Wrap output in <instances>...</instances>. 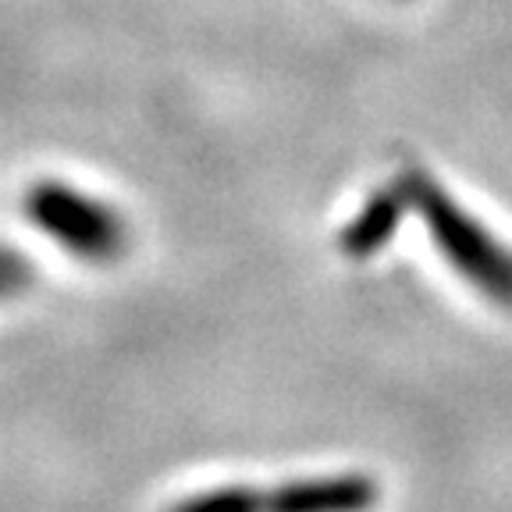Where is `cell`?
Listing matches in <instances>:
<instances>
[{
	"instance_id": "3957f363",
	"label": "cell",
	"mask_w": 512,
	"mask_h": 512,
	"mask_svg": "<svg viewBox=\"0 0 512 512\" xmlns=\"http://www.w3.org/2000/svg\"><path fill=\"white\" fill-rule=\"evenodd\" d=\"M381 502V484L367 473L299 477L281 488H256V512H370Z\"/></svg>"
},
{
	"instance_id": "6da1fadb",
	"label": "cell",
	"mask_w": 512,
	"mask_h": 512,
	"mask_svg": "<svg viewBox=\"0 0 512 512\" xmlns=\"http://www.w3.org/2000/svg\"><path fill=\"white\" fill-rule=\"evenodd\" d=\"M395 182L409 200V210L424 217L427 235L445 264L484 299L512 310V249L488 232V224L466 214L427 168L409 164L395 175Z\"/></svg>"
},
{
	"instance_id": "7a4b0ae2",
	"label": "cell",
	"mask_w": 512,
	"mask_h": 512,
	"mask_svg": "<svg viewBox=\"0 0 512 512\" xmlns=\"http://www.w3.org/2000/svg\"><path fill=\"white\" fill-rule=\"evenodd\" d=\"M22 214L54 246L93 267L121 260L132 242L125 214L114 203L100 200L79 185L57 182V178H40L25 189Z\"/></svg>"
},
{
	"instance_id": "5b68a950",
	"label": "cell",
	"mask_w": 512,
	"mask_h": 512,
	"mask_svg": "<svg viewBox=\"0 0 512 512\" xmlns=\"http://www.w3.org/2000/svg\"><path fill=\"white\" fill-rule=\"evenodd\" d=\"M36 264L11 242H0V303H11V299L29 296L36 288Z\"/></svg>"
},
{
	"instance_id": "277c9868",
	"label": "cell",
	"mask_w": 512,
	"mask_h": 512,
	"mask_svg": "<svg viewBox=\"0 0 512 512\" xmlns=\"http://www.w3.org/2000/svg\"><path fill=\"white\" fill-rule=\"evenodd\" d=\"M409 200L402 196L399 182H388L381 189H374L367 200L360 203V210L342 224V232H338V249H342L349 260H370V256L381 253L388 242L395 239L399 232V224L406 221Z\"/></svg>"
}]
</instances>
